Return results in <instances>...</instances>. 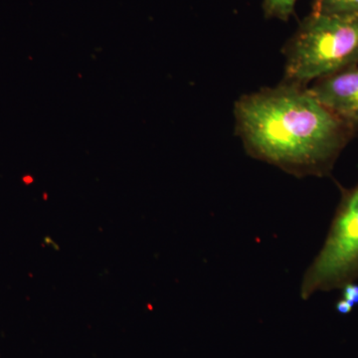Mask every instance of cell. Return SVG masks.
Here are the masks:
<instances>
[{
	"mask_svg": "<svg viewBox=\"0 0 358 358\" xmlns=\"http://www.w3.org/2000/svg\"><path fill=\"white\" fill-rule=\"evenodd\" d=\"M358 278V183L343 192L322 249L303 275L301 296L341 289Z\"/></svg>",
	"mask_w": 358,
	"mask_h": 358,
	"instance_id": "3957f363",
	"label": "cell"
},
{
	"mask_svg": "<svg viewBox=\"0 0 358 358\" xmlns=\"http://www.w3.org/2000/svg\"><path fill=\"white\" fill-rule=\"evenodd\" d=\"M341 299L352 303L353 307L358 305V284L350 282L341 287Z\"/></svg>",
	"mask_w": 358,
	"mask_h": 358,
	"instance_id": "52a82bcc",
	"label": "cell"
},
{
	"mask_svg": "<svg viewBox=\"0 0 358 358\" xmlns=\"http://www.w3.org/2000/svg\"><path fill=\"white\" fill-rule=\"evenodd\" d=\"M298 0H263L266 15L277 20H288L293 15Z\"/></svg>",
	"mask_w": 358,
	"mask_h": 358,
	"instance_id": "8992f818",
	"label": "cell"
},
{
	"mask_svg": "<svg viewBox=\"0 0 358 358\" xmlns=\"http://www.w3.org/2000/svg\"><path fill=\"white\" fill-rule=\"evenodd\" d=\"M285 80L307 86L358 65V20L313 13L284 48Z\"/></svg>",
	"mask_w": 358,
	"mask_h": 358,
	"instance_id": "7a4b0ae2",
	"label": "cell"
},
{
	"mask_svg": "<svg viewBox=\"0 0 358 358\" xmlns=\"http://www.w3.org/2000/svg\"><path fill=\"white\" fill-rule=\"evenodd\" d=\"M234 115L248 155L300 178L331 173L355 131L308 87L288 82L242 96Z\"/></svg>",
	"mask_w": 358,
	"mask_h": 358,
	"instance_id": "6da1fadb",
	"label": "cell"
},
{
	"mask_svg": "<svg viewBox=\"0 0 358 358\" xmlns=\"http://www.w3.org/2000/svg\"><path fill=\"white\" fill-rule=\"evenodd\" d=\"M313 13L358 20V0H315Z\"/></svg>",
	"mask_w": 358,
	"mask_h": 358,
	"instance_id": "5b68a950",
	"label": "cell"
},
{
	"mask_svg": "<svg viewBox=\"0 0 358 358\" xmlns=\"http://www.w3.org/2000/svg\"><path fill=\"white\" fill-rule=\"evenodd\" d=\"M353 308L355 307H353L352 303L343 300V299L338 300L336 305V312L341 313V315H348V313L352 312Z\"/></svg>",
	"mask_w": 358,
	"mask_h": 358,
	"instance_id": "ba28073f",
	"label": "cell"
},
{
	"mask_svg": "<svg viewBox=\"0 0 358 358\" xmlns=\"http://www.w3.org/2000/svg\"><path fill=\"white\" fill-rule=\"evenodd\" d=\"M308 89L341 121L358 128V65L317 80Z\"/></svg>",
	"mask_w": 358,
	"mask_h": 358,
	"instance_id": "277c9868",
	"label": "cell"
}]
</instances>
